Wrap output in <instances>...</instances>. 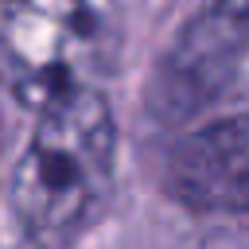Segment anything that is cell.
Masks as SVG:
<instances>
[{
    "label": "cell",
    "instance_id": "6da1fadb",
    "mask_svg": "<svg viewBox=\"0 0 249 249\" xmlns=\"http://www.w3.org/2000/svg\"><path fill=\"white\" fill-rule=\"evenodd\" d=\"M117 160V124L105 97L78 86L39 109V124L12 171L16 222L39 241L74 237L101 210Z\"/></svg>",
    "mask_w": 249,
    "mask_h": 249
},
{
    "label": "cell",
    "instance_id": "7a4b0ae2",
    "mask_svg": "<svg viewBox=\"0 0 249 249\" xmlns=\"http://www.w3.org/2000/svg\"><path fill=\"white\" fill-rule=\"evenodd\" d=\"M97 23L86 0H0V82L27 105L43 109L54 97L86 86L82 70Z\"/></svg>",
    "mask_w": 249,
    "mask_h": 249
},
{
    "label": "cell",
    "instance_id": "3957f363",
    "mask_svg": "<svg viewBox=\"0 0 249 249\" xmlns=\"http://www.w3.org/2000/svg\"><path fill=\"white\" fill-rule=\"evenodd\" d=\"M249 51V0H202L171 43L152 101L163 117H187L206 105Z\"/></svg>",
    "mask_w": 249,
    "mask_h": 249
},
{
    "label": "cell",
    "instance_id": "277c9868",
    "mask_svg": "<svg viewBox=\"0 0 249 249\" xmlns=\"http://www.w3.org/2000/svg\"><path fill=\"white\" fill-rule=\"evenodd\" d=\"M163 187L198 214H249V113L187 132L167 152Z\"/></svg>",
    "mask_w": 249,
    "mask_h": 249
}]
</instances>
